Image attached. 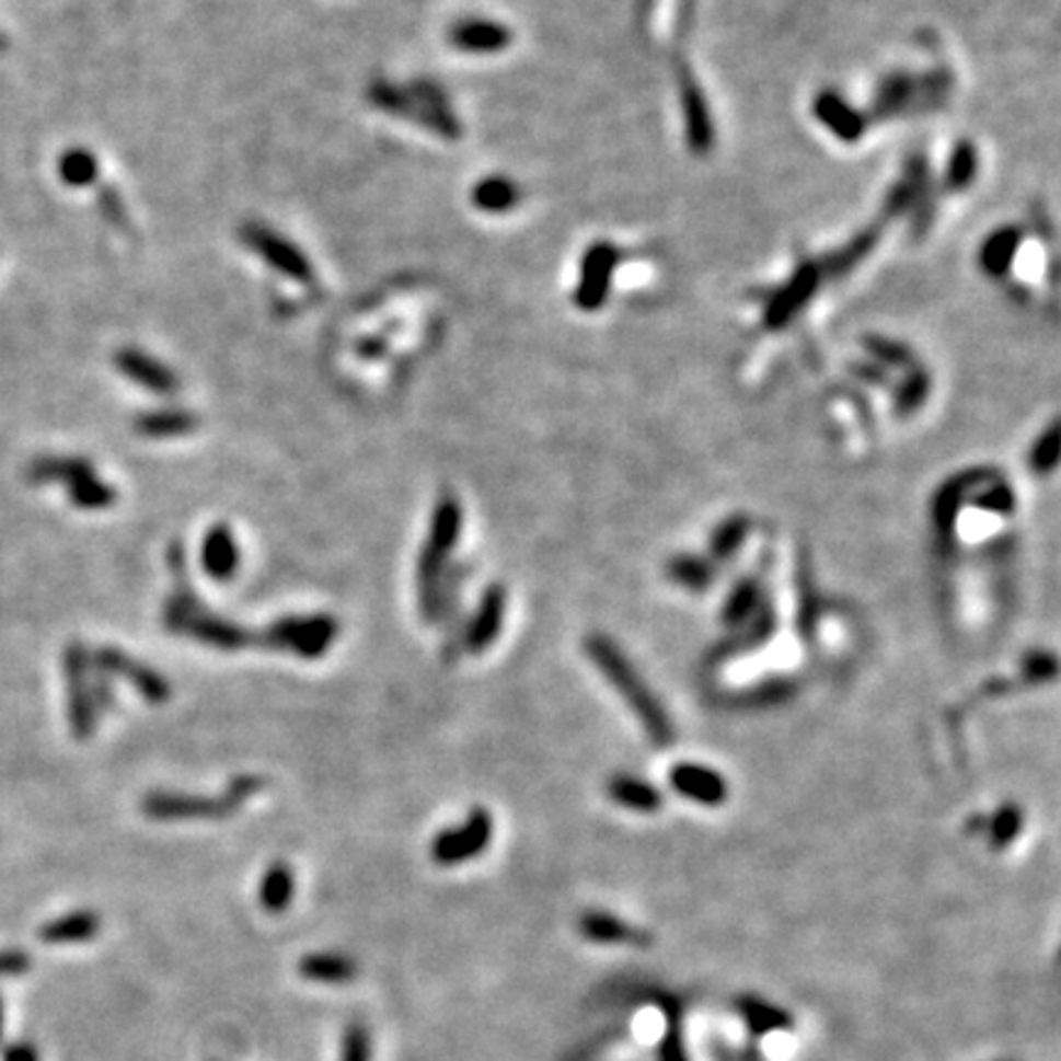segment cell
<instances>
[{
  "label": "cell",
  "instance_id": "cell-21",
  "mask_svg": "<svg viewBox=\"0 0 1061 1061\" xmlns=\"http://www.w3.org/2000/svg\"><path fill=\"white\" fill-rule=\"evenodd\" d=\"M737 1010H740L754 1035H766V1033H774V1029H786L792 1025V1019L784 1010L766 1005L762 1000H754V997H742L740 1003H737Z\"/></svg>",
  "mask_w": 1061,
  "mask_h": 1061
},
{
  "label": "cell",
  "instance_id": "cell-24",
  "mask_svg": "<svg viewBox=\"0 0 1061 1061\" xmlns=\"http://www.w3.org/2000/svg\"><path fill=\"white\" fill-rule=\"evenodd\" d=\"M342 1061H371V1035L367 1025L351 1023L342 1045Z\"/></svg>",
  "mask_w": 1061,
  "mask_h": 1061
},
{
  "label": "cell",
  "instance_id": "cell-18",
  "mask_svg": "<svg viewBox=\"0 0 1061 1061\" xmlns=\"http://www.w3.org/2000/svg\"><path fill=\"white\" fill-rule=\"evenodd\" d=\"M59 180L69 187H91L99 180V160L87 148H69L59 155L57 163Z\"/></svg>",
  "mask_w": 1061,
  "mask_h": 1061
},
{
  "label": "cell",
  "instance_id": "cell-2",
  "mask_svg": "<svg viewBox=\"0 0 1061 1061\" xmlns=\"http://www.w3.org/2000/svg\"><path fill=\"white\" fill-rule=\"evenodd\" d=\"M67 683V720L77 740H89L96 733L99 711L91 691V654L82 642H69L62 654Z\"/></svg>",
  "mask_w": 1061,
  "mask_h": 1061
},
{
  "label": "cell",
  "instance_id": "cell-6",
  "mask_svg": "<svg viewBox=\"0 0 1061 1061\" xmlns=\"http://www.w3.org/2000/svg\"><path fill=\"white\" fill-rule=\"evenodd\" d=\"M91 661H94V666H99L101 671L108 673L111 679H120L130 683V689L143 695L148 703L160 705L173 695V685H170V681L163 673L150 669V666L143 661H136L134 656L116 649V646H101V649L91 654Z\"/></svg>",
  "mask_w": 1061,
  "mask_h": 1061
},
{
  "label": "cell",
  "instance_id": "cell-11",
  "mask_svg": "<svg viewBox=\"0 0 1061 1061\" xmlns=\"http://www.w3.org/2000/svg\"><path fill=\"white\" fill-rule=\"evenodd\" d=\"M460 531H462V504L454 494L445 492L438 499L436 509H433L426 549L442 555V558H448L460 541Z\"/></svg>",
  "mask_w": 1061,
  "mask_h": 1061
},
{
  "label": "cell",
  "instance_id": "cell-25",
  "mask_svg": "<svg viewBox=\"0 0 1061 1061\" xmlns=\"http://www.w3.org/2000/svg\"><path fill=\"white\" fill-rule=\"evenodd\" d=\"M1013 251H1015V237L1013 234H997L985 246V266L990 270L1007 268L1010 258H1013Z\"/></svg>",
  "mask_w": 1061,
  "mask_h": 1061
},
{
  "label": "cell",
  "instance_id": "cell-27",
  "mask_svg": "<svg viewBox=\"0 0 1061 1061\" xmlns=\"http://www.w3.org/2000/svg\"><path fill=\"white\" fill-rule=\"evenodd\" d=\"M33 968V958L20 948H5L0 952V976H23Z\"/></svg>",
  "mask_w": 1061,
  "mask_h": 1061
},
{
  "label": "cell",
  "instance_id": "cell-5",
  "mask_svg": "<svg viewBox=\"0 0 1061 1061\" xmlns=\"http://www.w3.org/2000/svg\"><path fill=\"white\" fill-rule=\"evenodd\" d=\"M140 811L153 821H189V818H227L239 811V806L224 794L211 798L185 792H150L140 804Z\"/></svg>",
  "mask_w": 1061,
  "mask_h": 1061
},
{
  "label": "cell",
  "instance_id": "cell-31",
  "mask_svg": "<svg viewBox=\"0 0 1061 1061\" xmlns=\"http://www.w3.org/2000/svg\"><path fill=\"white\" fill-rule=\"evenodd\" d=\"M0 1039H3V1003H0Z\"/></svg>",
  "mask_w": 1061,
  "mask_h": 1061
},
{
  "label": "cell",
  "instance_id": "cell-15",
  "mask_svg": "<svg viewBox=\"0 0 1061 1061\" xmlns=\"http://www.w3.org/2000/svg\"><path fill=\"white\" fill-rule=\"evenodd\" d=\"M298 971L302 978L318 980V983L345 985L359 976V966L349 956L325 952V954H308L298 964Z\"/></svg>",
  "mask_w": 1061,
  "mask_h": 1061
},
{
  "label": "cell",
  "instance_id": "cell-29",
  "mask_svg": "<svg viewBox=\"0 0 1061 1061\" xmlns=\"http://www.w3.org/2000/svg\"><path fill=\"white\" fill-rule=\"evenodd\" d=\"M101 207H104V215L114 221V224H126V209L124 201L116 195L114 189H104V197H101Z\"/></svg>",
  "mask_w": 1061,
  "mask_h": 1061
},
{
  "label": "cell",
  "instance_id": "cell-30",
  "mask_svg": "<svg viewBox=\"0 0 1061 1061\" xmlns=\"http://www.w3.org/2000/svg\"><path fill=\"white\" fill-rule=\"evenodd\" d=\"M3 1061H39V1052L35 1049V1045L15 1042V1045L5 1047Z\"/></svg>",
  "mask_w": 1061,
  "mask_h": 1061
},
{
  "label": "cell",
  "instance_id": "cell-16",
  "mask_svg": "<svg viewBox=\"0 0 1061 1061\" xmlns=\"http://www.w3.org/2000/svg\"><path fill=\"white\" fill-rule=\"evenodd\" d=\"M521 189L514 180L501 175H489L480 180L472 189V205L487 215H504L519 205Z\"/></svg>",
  "mask_w": 1061,
  "mask_h": 1061
},
{
  "label": "cell",
  "instance_id": "cell-1",
  "mask_svg": "<svg viewBox=\"0 0 1061 1061\" xmlns=\"http://www.w3.org/2000/svg\"><path fill=\"white\" fill-rule=\"evenodd\" d=\"M337 636L339 622L332 614H290L273 622L256 644H264L273 651L296 654L300 659H320L337 642Z\"/></svg>",
  "mask_w": 1061,
  "mask_h": 1061
},
{
  "label": "cell",
  "instance_id": "cell-13",
  "mask_svg": "<svg viewBox=\"0 0 1061 1061\" xmlns=\"http://www.w3.org/2000/svg\"><path fill=\"white\" fill-rule=\"evenodd\" d=\"M199 426V418L192 411L185 408H160L146 411L134 420V428L138 436L150 440H168L189 436Z\"/></svg>",
  "mask_w": 1061,
  "mask_h": 1061
},
{
  "label": "cell",
  "instance_id": "cell-10",
  "mask_svg": "<svg viewBox=\"0 0 1061 1061\" xmlns=\"http://www.w3.org/2000/svg\"><path fill=\"white\" fill-rule=\"evenodd\" d=\"M239 543L227 523H215L201 541V568L211 580H231L239 570Z\"/></svg>",
  "mask_w": 1061,
  "mask_h": 1061
},
{
  "label": "cell",
  "instance_id": "cell-14",
  "mask_svg": "<svg viewBox=\"0 0 1061 1061\" xmlns=\"http://www.w3.org/2000/svg\"><path fill=\"white\" fill-rule=\"evenodd\" d=\"M94 464L87 458H72V454H47V458H37L27 468V480L33 484H74L79 480L94 474Z\"/></svg>",
  "mask_w": 1061,
  "mask_h": 1061
},
{
  "label": "cell",
  "instance_id": "cell-23",
  "mask_svg": "<svg viewBox=\"0 0 1061 1061\" xmlns=\"http://www.w3.org/2000/svg\"><path fill=\"white\" fill-rule=\"evenodd\" d=\"M580 929H583L585 936L592 938V942H602V944L622 942V938L632 936L630 929H626L622 922H618V919H610L608 914L583 916Z\"/></svg>",
  "mask_w": 1061,
  "mask_h": 1061
},
{
  "label": "cell",
  "instance_id": "cell-28",
  "mask_svg": "<svg viewBox=\"0 0 1061 1061\" xmlns=\"http://www.w3.org/2000/svg\"><path fill=\"white\" fill-rule=\"evenodd\" d=\"M705 782H713V776L711 774H701V772H695V770H685L683 774V780H681V789L685 794H693V796H701V798H711L713 796V789H705Z\"/></svg>",
  "mask_w": 1061,
  "mask_h": 1061
},
{
  "label": "cell",
  "instance_id": "cell-19",
  "mask_svg": "<svg viewBox=\"0 0 1061 1061\" xmlns=\"http://www.w3.org/2000/svg\"><path fill=\"white\" fill-rule=\"evenodd\" d=\"M608 273H610V254L604 249H595L588 254V258H585V266H583V280H580V288H578V302L583 308H595V305H600V300L604 298L602 292H604V282H608Z\"/></svg>",
  "mask_w": 1061,
  "mask_h": 1061
},
{
  "label": "cell",
  "instance_id": "cell-20",
  "mask_svg": "<svg viewBox=\"0 0 1061 1061\" xmlns=\"http://www.w3.org/2000/svg\"><path fill=\"white\" fill-rule=\"evenodd\" d=\"M67 489H69L67 492L69 501H72L77 509H84V511L108 509V507H114L116 499H118V492L111 487L108 482L96 477V472L89 474V477H84V480L74 482V484H69Z\"/></svg>",
  "mask_w": 1061,
  "mask_h": 1061
},
{
  "label": "cell",
  "instance_id": "cell-8",
  "mask_svg": "<svg viewBox=\"0 0 1061 1061\" xmlns=\"http://www.w3.org/2000/svg\"><path fill=\"white\" fill-rule=\"evenodd\" d=\"M448 39L452 47L472 55H494L507 49L511 43V33L497 20L487 18H464L448 30Z\"/></svg>",
  "mask_w": 1061,
  "mask_h": 1061
},
{
  "label": "cell",
  "instance_id": "cell-22",
  "mask_svg": "<svg viewBox=\"0 0 1061 1061\" xmlns=\"http://www.w3.org/2000/svg\"><path fill=\"white\" fill-rule=\"evenodd\" d=\"M369 101L377 108L387 111V114L406 116L411 108V94L406 89H399L389 82H373L369 87Z\"/></svg>",
  "mask_w": 1061,
  "mask_h": 1061
},
{
  "label": "cell",
  "instance_id": "cell-26",
  "mask_svg": "<svg viewBox=\"0 0 1061 1061\" xmlns=\"http://www.w3.org/2000/svg\"><path fill=\"white\" fill-rule=\"evenodd\" d=\"M261 789H264V780L256 774H239L234 776L227 784V789H224V796H229L231 801H234L237 806H241L244 801H249L251 796H256Z\"/></svg>",
  "mask_w": 1061,
  "mask_h": 1061
},
{
  "label": "cell",
  "instance_id": "cell-3",
  "mask_svg": "<svg viewBox=\"0 0 1061 1061\" xmlns=\"http://www.w3.org/2000/svg\"><path fill=\"white\" fill-rule=\"evenodd\" d=\"M494 835V821L484 808H472L460 826L445 828L430 845V857L440 867L468 863L484 853Z\"/></svg>",
  "mask_w": 1061,
  "mask_h": 1061
},
{
  "label": "cell",
  "instance_id": "cell-4",
  "mask_svg": "<svg viewBox=\"0 0 1061 1061\" xmlns=\"http://www.w3.org/2000/svg\"><path fill=\"white\" fill-rule=\"evenodd\" d=\"M241 241H244L256 256L264 258L270 268H276L290 280L305 282V286H312V282H315V270H312L308 256L302 254L292 241L278 234L276 229L251 221V224L241 229Z\"/></svg>",
  "mask_w": 1061,
  "mask_h": 1061
},
{
  "label": "cell",
  "instance_id": "cell-9",
  "mask_svg": "<svg viewBox=\"0 0 1061 1061\" xmlns=\"http://www.w3.org/2000/svg\"><path fill=\"white\" fill-rule=\"evenodd\" d=\"M504 608H507V595H504V588L501 585H489L482 595L477 612H474L472 622L462 634L464 649L470 654H482L494 639H497L504 622Z\"/></svg>",
  "mask_w": 1061,
  "mask_h": 1061
},
{
  "label": "cell",
  "instance_id": "cell-7",
  "mask_svg": "<svg viewBox=\"0 0 1061 1061\" xmlns=\"http://www.w3.org/2000/svg\"><path fill=\"white\" fill-rule=\"evenodd\" d=\"M114 364L128 381H134L138 387H143L153 393H160V396H170V393H175L180 389L177 373L170 367H165L160 359L150 357V354H146L143 349H134V347L120 349L116 351Z\"/></svg>",
  "mask_w": 1061,
  "mask_h": 1061
},
{
  "label": "cell",
  "instance_id": "cell-12",
  "mask_svg": "<svg viewBox=\"0 0 1061 1061\" xmlns=\"http://www.w3.org/2000/svg\"><path fill=\"white\" fill-rule=\"evenodd\" d=\"M101 932V919L91 909H77V912L62 914L57 919H49L47 924L39 926L37 936L49 946L59 944H82L94 938Z\"/></svg>",
  "mask_w": 1061,
  "mask_h": 1061
},
{
  "label": "cell",
  "instance_id": "cell-17",
  "mask_svg": "<svg viewBox=\"0 0 1061 1061\" xmlns=\"http://www.w3.org/2000/svg\"><path fill=\"white\" fill-rule=\"evenodd\" d=\"M292 895H296V875H292L290 865L288 863H273L266 870L264 880H261V887H258L261 907H264L266 912H270V914H280L290 907Z\"/></svg>",
  "mask_w": 1061,
  "mask_h": 1061
}]
</instances>
